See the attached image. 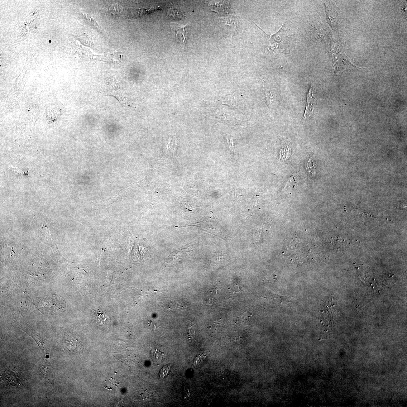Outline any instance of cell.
I'll return each mask as SVG.
<instances>
[{"label":"cell","instance_id":"6da1fadb","mask_svg":"<svg viewBox=\"0 0 407 407\" xmlns=\"http://www.w3.org/2000/svg\"><path fill=\"white\" fill-rule=\"evenodd\" d=\"M209 5L212 10L217 12L219 16L226 15L230 12V5L227 1H220L211 3Z\"/></svg>","mask_w":407,"mask_h":407},{"label":"cell","instance_id":"7a4b0ae2","mask_svg":"<svg viewBox=\"0 0 407 407\" xmlns=\"http://www.w3.org/2000/svg\"><path fill=\"white\" fill-rule=\"evenodd\" d=\"M171 27L175 30L176 32L175 38L178 41L183 43L184 46L185 40L187 38L188 28L187 25L184 26H181L177 23H170Z\"/></svg>","mask_w":407,"mask_h":407},{"label":"cell","instance_id":"3957f363","mask_svg":"<svg viewBox=\"0 0 407 407\" xmlns=\"http://www.w3.org/2000/svg\"><path fill=\"white\" fill-rule=\"evenodd\" d=\"M314 90L312 87L309 90V93L307 95V106L306 107L305 114H304L303 120L305 121L311 116L313 111V105L314 103L315 98L314 96Z\"/></svg>","mask_w":407,"mask_h":407},{"label":"cell","instance_id":"277c9868","mask_svg":"<svg viewBox=\"0 0 407 407\" xmlns=\"http://www.w3.org/2000/svg\"><path fill=\"white\" fill-rule=\"evenodd\" d=\"M238 96L237 93H234L233 94L228 95L221 99V102L223 104H227L230 107H236L237 103L238 102Z\"/></svg>","mask_w":407,"mask_h":407},{"label":"cell","instance_id":"5b68a950","mask_svg":"<svg viewBox=\"0 0 407 407\" xmlns=\"http://www.w3.org/2000/svg\"><path fill=\"white\" fill-rule=\"evenodd\" d=\"M110 95H113L116 97L123 106L127 107L129 105L128 100L126 95L122 92L120 91L114 92L111 93Z\"/></svg>","mask_w":407,"mask_h":407},{"label":"cell","instance_id":"8992f818","mask_svg":"<svg viewBox=\"0 0 407 407\" xmlns=\"http://www.w3.org/2000/svg\"><path fill=\"white\" fill-rule=\"evenodd\" d=\"M266 298L269 299H270L275 301L278 303H282L284 302L287 301L291 299V297H290L280 296V295L278 294H271L268 295L266 297Z\"/></svg>","mask_w":407,"mask_h":407},{"label":"cell","instance_id":"52a82bcc","mask_svg":"<svg viewBox=\"0 0 407 407\" xmlns=\"http://www.w3.org/2000/svg\"><path fill=\"white\" fill-rule=\"evenodd\" d=\"M167 15L173 18L174 19H180L183 18L184 16V14L182 12L178 11V10L174 9H170L167 12Z\"/></svg>","mask_w":407,"mask_h":407},{"label":"cell","instance_id":"ba28073f","mask_svg":"<svg viewBox=\"0 0 407 407\" xmlns=\"http://www.w3.org/2000/svg\"><path fill=\"white\" fill-rule=\"evenodd\" d=\"M291 154L290 149L288 146H282L280 152V160L285 161L290 157Z\"/></svg>","mask_w":407,"mask_h":407},{"label":"cell","instance_id":"9c48e42d","mask_svg":"<svg viewBox=\"0 0 407 407\" xmlns=\"http://www.w3.org/2000/svg\"><path fill=\"white\" fill-rule=\"evenodd\" d=\"M108 62L112 63H116L120 61L122 59V55L120 53H107L106 55Z\"/></svg>","mask_w":407,"mask_h":407},{"label":"cell","instance_id":"30bf717a","mask_svg":"<svg viewBox=\"0 0 407 407\" xmlns=\"http://www.w3.org/2000/svg\"><path fill=\"white\" fill-rule=\"evenodd\" d=\"M265 94L266 95V97L267 101V103L269 107L271 108L272 107V104L273 102H274L275 98L273 93L269 90H268L265 87L264 88Z\"/></svg>","mask_w":407,"mask_h":407},{"label":"cell","instance_id":"8fae6325","mask_svg":"<svg viewBox=\"0 0 407 407\" xmlns=\"http://www.w3.org/2000/svg\"><path fill=\"white\" fill-rule=\"evenodd\" d=\"M97 322L100 324H104L108 322V317L105 313L102 312H98L96 316Z\"/></svg>","mask_w":407,"mask_h":407},{"label":"cell","instance_id":"7c38bea8","mask_svg":"<svg viewBox=\"0 0 407 407\" xmlns=\"http://www.w3.org/2000/svg\"><path fill=\"white\" fill-rule=\"evenodd\" d=\"M296 175V174H293V175L290 178L289 180L288 181L285 185L284 189L287 190L289 189L294 188L295 184L296 183V180L295 179Z\"/></svg>","mask_w":407,"mask_h":407},{"label":"cell","instance_id":"4fadbf2b","mask_svg":"<svg viewBox=\"0 0 407 407\" xmlns=\"http://www.w3.org/2000/svg\"><path fill=\"white\" fill-rule=\"evenodd\" d=\"M314 164L315 163L313 161L312 158H310L309 161L308 162L307 169L308 172L313 175L315 174L316 173Z\"/></svg>","mask_w":407,"mask_h":407},{"label":"cell","instance_id":"5bb4252c","mask_svg":"<svg viewBox=\"0 0 407 407\" xmlns=\"http://www.w3.org/2000/svg\"><path fill=\"white\" fill-rule=\"evenodd\" d=\"M169 308L174 310H181L184 309V306L181 303L174 302L171 303Z\"/></svg>","mask_w":407,"mask_h":407},{"label":"cell","instance_id":"9a60e30c","mask_svg":"<svg viewBox=\"0 0 407 407\" xmlns=\"http://www.w3.org/2000/svg\"><path fill=\"white\" fill-rule=\"evenodd\" d=\"M170 370V366L169 365L165 366L162 370L160 371V377L163 378L166 376Z\"/></svg>","mask_w":407,"mask_h":407},{"label":"cell","instance_id":"2e32d148","mask_svg":"<svg viewBox=\"0 0 407 407\" xmlns=\"http://www.w3.org/2000/svg\"><path fill=\"white\" fill-rule=\"evenodd\" d=\"M227 140L230 149H231L232 151H235V149H234L233 140H232V138L229 137L227 138Z\"/></svg>","mask_w":407,"mask_h":407},{"label":"cell","instance_id":"e0dca14e","mask_svg":"<svg viewBox=\"0 0 407 407\" xmlns=\"http://www.w3.org/2000/svg\"><path fill=\"white\" fill-rule=\"evenodd\" d=\"M49 42H51V41H49Z\"/></svg>","mask_w":407,"mask_h":407}]
</instances>
